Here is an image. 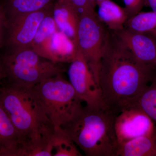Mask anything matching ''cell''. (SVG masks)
Wrapping results in <instances>:
<instances>
[{
    "instance_id": "6da1fadb",
    "label": "cell",
    "mask_w": 156,
    "mask_h": 156,
    "mask_svg": "<svg viewBox=\"0 0 156 156\" xmlns=\"http://www.w3.org/2000/svg\"><path fill=\"white\" fill-rule=\"evenodd\" d=\"M156 77V66L141 63L114 31H108L98 74L104 104L116 115L132 106Z\"/></svg>"
},
{
    "instance_id": "7a4b0ae2",
    "label": "cell",
    "mask_w": 156,
    "mask_h": 156,
    "mask_svg": "<svg viewBox=\"0 0 156 156\" xmlns=\"http://www.w3.org/2000/svg\"><path fill=\"white\" fill-rule=\"evenodd\" d=\"M0 104L19 133L27 151L48 143L54 129L34 92L27 88L8 84L0 87Z\"/></svg>"
},
{
    "instance_id": "3957f363",
    "label": "cell",
    "mask_w": 156,
    "mask_h": 156,
    "mask_svg": "<svg viewBox=\"0 0 156 156\" xmlns=\"http://www.w3.org/2000/svg\"><path fill=\"white\" fill-rule=\"evenodd\" d=\"M116 115L105 105H85L81 112L62 129L87 156H116L118 143Z\"/></svg>"
},
{
    "instance_id": "277c9868",
    "label": "cell",
    "mask_w": 156,
    "mask_h": 156,
    "mask_svg": "<svg viewBox=\"0 0 156 156\" xmlns=\"http://www.w3.org/2000/svg\"><path fill=\"white\" fill-rule=\"evenodd\" d=\"M53 128H62L83 110V102L62 74L53 76L33 87Z\"/></svg>"
},
{
    "instance_id": "5b68a950",
    "label": "cell",
    "mask_w": 156,
    "mask_h": 156,
    "mask_svg": "<svg viewBox=\"0 0 156 156\" xmlns=\"http://www.w3.org/2000/svg\"><path fill=\"white\" fill-rule=\"evenodd\" d=\"M0 62L9 84L27 88L64 71L61 63L43 58L31 48L8 52Z\"/></svg>"
},
{
    "instance_id": "8992f818",
    "label": "cell",
    "mask_w": 156,
    "mask_h": 156,
    "mask_svg": "<svg viewBox=\"0 0 156 156\" xmlns=\"http://www.w3.org/2000/svg\"><path fill=\"white\" fill-rule=\"evenodd\" d=\"M108 33L95 11L80 14L77 34L78 49L86 59L98 83V70Z\"/></svg>"
},
{
    "instance_id": "52a82bcc",
    "label": "cell",
    "mask_w": 156,
    "mask_h": 156,
    "mask_svg": "<svg viewBox=\"0 0 156 156\" xmlns=\"http://www.w3.org/2000/svg\"><path fill=\"white\" fill-rule=\"evenodd\" d=\"M53 3L39 11L8 19L4 46L8 52L31 48L40 23L53 11Z\"/></svg>"
},
{
    "instance_id": "ba28073f",
    "label": "cell",
    "mask_w": 156,
    "mask_h": 156,
    "mask_svg": "<svg viewBox=\"0 0 156 156\" xmlns=\"http://www.w3.org/2000/svg\"><path fill=\"white\" fill-rule=\"evenodd\" d=\"M69 64L68 69L69 81L82 101L87 106L104 105L98 84L80 51Z\"/></svg>"
},
{
    "instance_id": "9c48e42d",
    "label": "cell",
    "mask_w": 156,
    "mask_h": 156,
    "mask_svg": "<svg viewBox=\"0 0 156 156\" xmlns=\"http://www.w3.org/2000/svg\"><path fill=\"white\" fill-rule=\"evenodd\" d=\"M115 128L119 144L136 137L153 134L156 126L144 112L133 105L123 109L116 115Z\"/></svg>"
},
{
    "instance_id": "30bf717a",
    "label": "cell",
    "mask_w": 156,
    "mask_h": 156,
    "mask_svg": "<svg viewBox=\"0 0 156 156\" xmlns=\"http://www.w3.org/2000/svg\"><path fill=\"white\" fill-rule=\"evenodd\" d=\"M115 32L138 61L156 66V34L135 32L126 28Z\"/></svg>"
},
{
    "instance_id": "8fae6325",
    "label": "cell",
    "mask_w": 156,
    "mask_h": 156,
    "mask_svg": "<svg viewBox=\"0 0 156 156\" xmlns=\"http://www.w3.org/2000/svg\"><path fill=\"white\" fill-rule=\"evenodd\" d=\"M43 58L56 63H70L79 53L75 44L59 31L33 50Z\"/></svg>"
},
{
    "instance_id": "7c38bea8",
    "label": "cell",
    "mask_w": 156,
    "mask_h": 156,
    "mask_svg": "<svg viewBox=\"0 0 156 156\" xmlns=\"http://www.w3.org/2000/svg\"><path fill=\"white\" fill-rule=\"evenodd\" d=\"M52 14L58 30L76 45L80 14L68 0H56Z\"/></svg>"
},
{
    "instance_id": "4fadbf2b",
    "label": "cell",
    "mask_w": 156,
    "mask_h": 156,
    "mask_svg": "<svg viewBox=\"0 0 156 156\" xmlns=\"http://www.w3.org/2000/svg\"><path fill=\"white\" fill-rule=\"evenodd\" d=\"M23 154L21 137L0 104V156H23Z\"/></svg>"
},
{
    "instance_id": "5bb4252c",
    "label": "cell",
    "mask_w": 156,
    "mask_h": 156,
    "mask_svg": "<svg viewBox=\"0 0 156 156\" xmlns=\"http://www.w3.org/2000/svg\"><path fill=\"white\" fill-rule=\"evenodd\" d=\"M116 156H156V129L151 135L119 144Z\"/></svg>"
},
{
    "instance_id": "9a60e30c",
    "label": "cell",
    "mask_w": 156,
    "mask_h": 156,
    "mask_svg": "<svg viewBox=\"0 0 156 156\" xmlns=\"http://www.w3.org/2000/svg\"><path fill=\"white\" fill-rule=\"evenodd\" d=\"M98 17L112 31H119L124 29V26L128 20L124 8L120 7L111 0H104L98 4Z\"/></svg>"
},
{
    "instance_id": "2e32d148",
    "label": "cell",
    "mask_w": 156,
    "mask_h": 156,
    "mask_svg": "<svg viewBox=\"0 0 156 156\" xmlns=\"http://www.w3.org/2000/svg\"><path fill=\"white\" fill-rule=\"evenodd\" d=\"M56 0H0L8 19L35 12L48 7Z\"/></svg>"
},
{
    "instance_id": "e0dca14e",
    "label": "cell",
    "mask_w": 156,
    "mask_h": 156,
    "mask_svg": "<svg viewBox=\"0 0 156 156\" xmlns=\"http://www.w3.org/2000/svg\"><path fill=\"white\" fill-rule=\"evenodd\" d=\"M53 156L83 155L71 138L62 128L54 130L51 138Z\"/></svg>"
},
{
    "instance_id": "ac0fdd59",
    "label": "cell",
    "mask_w": 156,
    "mask_h": 156,
    "mask_svg": "<svg viewBox=\"0 0 156 156\" xmlns=\"http://www.w3.org/2000/svg\"><path fill=\"white\" fill-rule=\"evenodd\" d=\"M126 28L135 32L156 34V13L139 12L126 21Z\"/></svg>"
},
{
    "instance_id": "d6986e66",
    "label": "cell",
    "mask_w": 156,
    "mask_h": 156,
    "mask_svg": "<svg viewBox=\"0 0 156 156\" xmlns=\"http://www.w3.org/2000/svg\"><path fill=\"white\" fill-rule=\"evenodd\" d=\"M133 105L139 108L156 124V77Z\"/></svg>"
},
{
    "instance_id": "ffe728a7",
    "label": "cell",
    "mask_w": 156,
    "mask_h": 156,
    "mask_svg": "<svg viewBox=\"0 0 156 156\" xmlns=\"http://www.w3.org/2000/svg\"><path fill=\"white\" fill-rule=\"evenodd\" d=\"M58 31L52 12L42 20L37 30L31 48L34 50Z\"/></svg>"
},
{
    "instance_id": "44dd1931",
    "label": "cell",
    "mask_w": 156,
    "mask_h": 156,
    "mask_svg": "<svg viewBox=\"0 0 156 156\" xmlns=\"http://www.w3.org/2000/svg\"><path fill=\"white\" fill-rule=\"evenodd\" d=\"M128 19L139 13L144 5V0H123Z\"/></svg>"
},
{
    "instance_id": "7402d4cb",
    "label": "cell",
    "mask_w": 156,
    "mask_h": 156,
    "mask_svg": "<svg viewBox=\"0 0 156 156\" xmlns=\"http://www.w3.org/2000/svg\"><path fill=\"white\" fill-rule=\"evenodd\" d=\"M8 19L2 6L0 4V48L5 46Z\"/></svg>"
},
{
    "instance_id": "603a6c76",
    "label": "cell",
    "mask_w": 156,
    "mask_h": 156,
    "mask_svg": "<svg viewBox=\"0 0 156 156\" xmlns=\"http://www.w3.org/2000/svg\"><path fill=\"white\" fill-rule=\"evenodd\" d=\"M79 14L95 11L89 0H68Z\"/></svg>"
},
{
    "instance_id": "cb8c5ba5",
    "label": "cell",
    "mask_w": 156,
    "mask_h": 156,
    "mask_svg": "<svg viewBox=\"0 0 156 156\" xmlns=\"http://www.w3.org/2000/svg\"><path fill=\"white\" fill-rule=\"evenodd\" d=\"M144 5L150 7L152 11L156 13V0H144Z\"/></svg>"
},
{
    "instance_id": "d4e9b609",
    "label": "cell",
    "mask_w": 156,
    "mask_h": 156,
    "mask_svg": "<svg viewBox=\"0 0 156 156\" xmlns=\"http://www.w3.org/2000/svg\"><path fill=\"white\" fill-rule=\"evenodd\" d=\"M4 78H5V73H4V69H3L2 63L0 62V85H1L2 80Z\"/></svg>"
},
{
    "instance_id": "484cf974",
    "label": "cell",
    "mask_w": 156,
    "mask_h": 156,
    "mask_svg": "<svg viewBox=\"0 0 156 156\" xmlns=\"http://www.w3.org/2000/svg\"><path fill=\"white\" fill-rule=\"evenodd\" d=\"M92 6L95 8V6L98 5V3L101 2L104 0H89Z\"/></svg>"
}]
</instances>
